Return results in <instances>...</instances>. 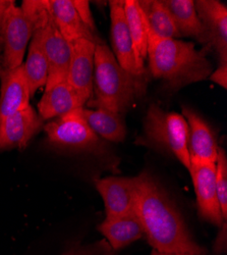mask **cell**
Returning a JSON list of instances; mask_svg holds the SVG:
<instances>
[{
  "mask_svg": "<svg viewBox=\"0 0 227 255\" xmlns=\"http://www.w3.org/2000/svg\"><path fill=\"white\" fill-rule=\"evenodd\" d=\"M134 211L144 235L155 251L163 254L203 255L185 226L180 212L154 176L145 171L134 178Z\"/></svg>",
  "mask_w": 227,
  "mask_h": 255,
  "instance_id": "6da1fadb",
  "label": "cell"
},
{
  "mask_svg": "<svg viewBox=\"0 0 227 255\" xmlns=\"http://www.w3.org/2000/svg\"><path fill=\"white\" fill-rule=\"evenodd\" d=\"M210 51L206 46L197 49L192 42L158 38L148 31L149 72L171 91L209 79L213 72L207 56Z\"/></svg>",
  "mask_w": 227,
  "mask_h": 255,
  "instance_id": "7a4b0ae2",
  "label": "cell"
},
{
  "mask_svg": "<svg viewBox=\"0 0 227 255\" xmlns=\"http://www.w3.org/2000/svg\"><path fill=\"white\" fill-rule=\"evenodd\" d=\"M144 83L123 70L111 49L104 43L96 45L93 89L87 101L89 109L125 114L142 93Z\"/></svg>",
  "mask_w": 227,
  "mask_h": 255,
  "instance_id": "3957f363",
  "label": "cell"
},
{
  "mask_svg": "<svg viewBox=\"0 0 227 255\" xmlns=\"http://www.w3.org/2000/svg\"><path fill=\"white\" fill-rule=\"evenodd\" d=\"M22 9L30 19L32 38L42 48L49 66L46 85L67 81L71 61V45L57 29L48 8L47 0H25Z\"/></svg>",
  "mask_w": 227,
  "mask_h": 255,
  "instance_id": "277c9868",
  "label": "cell"
},
{
  "mask_svg": "<svg viewBox=\"0 0 227 255\" xmlns=\"http://www.w3.org/2000/svg\"><path fill=\"white\" fill-rule=\"evenodd\" d=\"M189 126L182 115L164 111L151 104L144 120V137L141 143L154 146L173 154L188 169L191 160L188 150Z\"/></svg>",
  "mask_w": 227,
  "mask_h": 255,
  "instance_id": "5b68a950",
  "label": "cell"
},
{
  "mask_svg": "<svg viewBox=\"0 0 227 255\" xmlns=\"http://www.w3.org/2000/svg\"><path fill=\"white\" fill-rule=\"evenodd\" d=\"M43 128L48 142L60 149L96 154L106 151L104 141L91 129L82 117L81 108L52 120Z\"/></svg>",
  "mask_w": 227,
  "mask_h": 255,
  "instance_id": "8992f818",
  "label": "cell"
},
{
  "mask_svg": "<svg viewBox=\"0 0 227 255\" xmlns=\"http://www.w3.org/2000/svg\"><path fill=\"white\" fill-rule=\"evenodd\" d=\"M33 36L30 19L13 2L6 10L1 29L3 42V69L13 70L23 65L26 49Z\"/></svg>",
  "mask_w": 227,
  "mask_h": 255,
  "instance_id": "52a82bcc",
  "label": "cell"
},
{
  "mask_svg": "<svg viewBox=\"0 0 227 255\" xmlns=\"http://www.w3.org/2000/svg\"><path fill=\"white\" fill-rule=\"evenodd\" d=\"M191 173L200 216L215 226L223 227L226 220L223 218L218 201L216 188V163L191 162Z\"/></svg>",
  "mask_w": 227,
  "mask_h": 255,
  "instance_id": "ba28073f",
  "label": "cell"
},
{
  "mask_svg": "<svg viewBox=\"0 0 227 255\" xmlns=\"http://www.w3.org/2000/svg\"><path fill=\"white\" fill-rule=\"evenodd\" d=\"M125 1H109L111 18V44L113 54L119 66L139 81L144 80L146 70L140 67L136 58L133 41L129 32L125 9Z\"/></svg>",
  "mask_w": 227,
  "mask_h": 255,
  "instance_id": "9c48e42d",
  "label": "cell"
},
{
  "mask_svg": "<svg viewBox=\"0 0 227 255\" xmlns=\"http://www.w3.org/2000/svg\"><path fill=\"white\" fill-rule=\"evenodd\" d=\"M195 8L219 66H227V6L218 0H197Z\"/></svg>",
  "mask_w": 227,
  "mask_h": 255,
  "instance_id": "30bf717a",
  "label": "cell"
},
{
  "mask_svg": "<svg viewBox=\"0 0 227 255\" xmlns=\"http://www.w3.org/2000/svg\"><path fill=\"white\" fill-rule=\"evenodd\" d=\"M44 121L29 105L0 122V151L24 149L43 128Z\"/></svg>",
  "mask_w": 227,
  "mask_h": 255,
  "instance_id": "8fae6325",
  "label": "cell"
},
{
  "mask_svg": "<svg viewBox=\"0 0 227 255\" xmlns=\"http://www.w3.org/2000/svg\"><path fill=\"white\" fill-rule=\"evenodd\" d=\"M70 45L72 55L67 81L87 103L93 89L94 54L97 44L87 39H78Z\"/></svg>",
  "mask_w": 227,
  "mask_h": 255,
  "instance_id": "7c38bea8",
  "label": "cell"
},
{
  "mask_svg": "<svg viewBox=\"0 0 227 255\" xmlns=\"http://www.w3.org/2000/svg\"><path fill=\"white\" fill-rule=\"evenodd\" d=\"M182 116L189 126L188 150L191 162L216 163L219 147L210 125L189 106H182Z\"/></svg>",
  "mask_w": 227,
  "mask_h": 255,
  "instance_id": "4fadbf2b",
  "label": "cell"
},
{
  "mask_svg": "<svg viewBox=\"0 0 227 255\" xmlns=\"http://www.w3.org/2000/svg\"><path fill=\"white\" fill-rule=\"evenodd\" d=\"M96 187L105 204L106 219H111L134 211V178L107 177L96 181Z\"/></svg>",
  "mask_w": 227,
  "mask_h": 255,
  "instance_id": "5bb4252c",
  "label": "cell"
},
{
  "mask_svg": "<svg viewBox=\"0 0 227 255\" xmlns=\"http://www.w3.org/2000/svg\"><path fill=\"white\" fill-rule=\"evenodd\" d=\"M0 122L27 109L30 105V90L24 65L4 71L0 76Z\"/></svg>",
  "mask_w": 227,
  "mask_h": 255,
  "instance_id": "9a60e30c",
  "label": "cell"
},
{
  "mask_svg": "<svg viewBox=\"0 0 227 255\" xmlns=\"http://www.w3.org/2000/svg\"><path fill=\"white\" fill-rule=\"evenodd\" d=\"M84 104L68 81H60L45 86V92L38 103V115L43 121L54 120L84 108Z\"/></svg>",
  "mask_w": 227,
  "mask_h": 255,
  "instance_id": "2e32d148",
  "label": "cell"
},
{
  "mask_svg": "<svg viewBox=\"0 0 227 255\" xmlns=\"http://www.w3.org/2000/svg\"><path fill=\"white\" fill-rule=\"evenodd\" d=\"M47 4L57 29L70 44L78 39L102 43L100 37L82 23L73 0H47Z\"/></svg>",
  "mask_w": 227,
  "mask_h": 255,
  "instance_id": "e0dca14e",
  "label": "cell"
},
{
  "mask_svg": "<svg viewBox=\"0 0 227 255\" xmlns=\"http://www.w3.org/2000/svg\"><path fill=\"white\" fill-rule=\"evenodd\" d=\"M171 14L180 37L197 40L203 47H209V41L199 18L193 0H163Z\"/></svg>",
  "mask_w": 227,
  "mask_h": 255,
  "instance_id": "ac0fdd59",
  "label": "cell"
},
{
  "mask_svg": "<svg viewBox=\"0 0 227 255\" xmlns=\"http://www.w3.org/2000/svg\"><path fill=\"white\" fill-rule=\"evenodd\" d=\"M99 231L106 237L114 249H120L141 239L144 235L142 224L136 212L105 219L99 226Z\"/></svg>",
  "mask_w": 227,
  "mask_h": 255,
  "instance_id": "d6986e66",
  "label": "cell"
},
{
  "mask_svg": "<svg viewBox=\"0 0 227 255\" xmlns=\"http://www.w3.org/2000/svg\"><path fill=\"white\" fill-rule=\"evenodd\" d=\"M81 115L91 129L101 138L110 142H121L127 135L121 115L107 110L81 108Z\"/></svg>",
  "mask_w": 227,
  "mask_h": 255,
  "instance_id": "ffe728a7",
  "label": "cell"
},
{
  "mask_svg": "<svg viewBox=\"0 0 227 255\" xmlns=\"http://www.w3.org/2000/svg\"><path fill=\"white\" fill-rule=\"evenodd\" d=\"M138 3L145 15L147 29L150 33L158 38L177 39L180 37L163 0H139Z\"/></svg>",
  "mask_w": 227,
  "mask_h": 255,
  "instance_id": "44dd1931",
  "label": "cell"
},
{
  "mask_svg": "<svg viewBox=\"0 0 227 255\" xmlns=\"http://www.w3.org/2000/svg\"><path fill=\"white\" fill-rule=\"evenodd\" d=\"M129 32L133 41L136 58L141 68L145 69L148 49V31L146 18L139 6L138 0H125L123 4Z\"/></svg>",
  "mask_w": 227,
  "mask_h": 255,
  "instance_id": "7402d4cb",
  "label": "cell"
},
{
  "mask_svg": "<svg viewBox=\"0 0 227 255\" xmlns=\"http://www.w3.org/2000/svg\"><path fill=\"white\" fill-rule=\"evenodd\" d=\"M23 65L30 95L32 97L40 88L46 86L49 74L47 58L37 40L34 38L30 41L27 59L23 62Z\"/></svg>",
  "mask_w": 227,
  "mask_h": 255,
  "instance_id": "603a6c76",
  "label": "cell"
},
{
  "mask_svg": "<svg viewBox=\"0 0 227 255\" xmlns=\"http://www.w3.org/2000/svg\"><path fill=\"white\" fill-rule=\"evenodd\" d=\"M216 188L223 218L227 219V158L223 148H219L216 160Z\"/></svg>",
  "mask_w": 227,
  "mask_h": 255,
  "instance_id": "cb8c5ba5",
  "label": "cell"
},
{
  "mask_svg": "<svg viewBox=\"0 0 227 255\" xmlns=\"http://www.w3.org/2000/svg\"><path fill=\"white\" fill-rule=\"evenodd\" d=\"M75 8L76 9L80 19L93 33L96 34V27L92 16L90 3L87 0H73Z\"/></svg>",
  "mask_w": 227,
  "mask_h": 255,
  "instance_id": "d4e9b609",
  "label": "cell"
},
{
  "mask_svg": "<svg viewBox=\"0 0 227 255\" xmlns=\"http://www.w3.org/2000/svg\"><path fill=\"white\" fill-rule=\"evenodd\" d=\"M209 80L218 84L219 86L226 89L227 88V66H218V68L212 72Z\"/></svg>",
  "mask_w": 227,
  "mask_h": 255,
  "instance_id": "484cf974",
  "label": "cell"
},
{
  "mask_svg": "<svg viewBox=\"0 0 227 255\" xmlns=\"http://www.w3.org/2000/svg\"><path fill=\"white\" fill-rule=\"evenodd\" d=\"M13 2H15L13 0H0V36H1V29L5 12Z\"/></svg>",
  "mask_w": 227,
  "mask_h": 255,
  "instance_id": "4316f807",
  "label": "cell"
},
{
  "mask_svg": "<svg viewBox=\"0 0 227 255\" xmlns=\"http://www.w3.org/2000/svg\"><path fill=\"white\" fill-rule=\"evenodd\" d=\"M3 42L1 36H0V76L3 74Z\"/></svg>",
  "mask_w": 227,
  "mask_h": 255,
  "instance_id": "83f0119b",
  "label": "cell"
},
{
  "mask_svg": "<svg viewBox=\"0 0 227 255\" xmlns=\"http://www.w3.org/2000/svg\"><path fill=\"white\" fill-rule=\"evenodd\" d=\"M65 255H80V254H78L76 251H75V250H72V251H70L69 253H67V254H65Z\"/></svg>",
  "mask_w": 227,
  "mask_h": 255,
  "instance_id": "f1b7e54d",
  "label": "cell"
},
{
  "mask_svg": "<svg viewBox=\"0 0 227 255\" xmlns=\"http://www.w3.org/2000/svg\"><path fill=\"white\" fill-rule=\"evenodd\" d=\"M153 255H177V254H163V253H159V252L155 251V252L153 253Z\"/></svg>",
  "mask_w": 227,
  "mask_h": 255,
  "instance_id": "f546056e",
  "label": "cell"
}]
</instances>
